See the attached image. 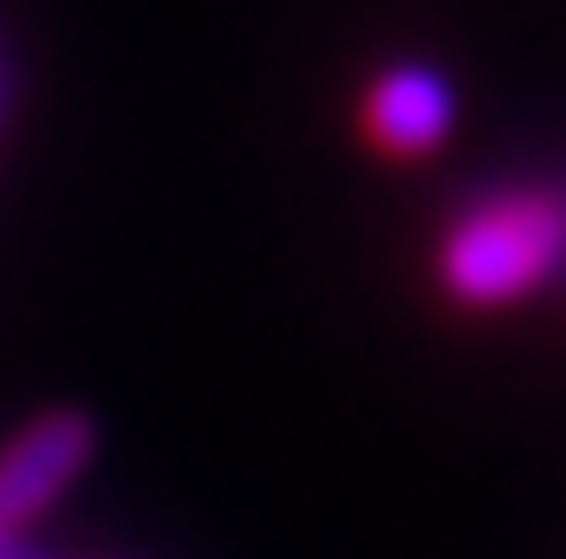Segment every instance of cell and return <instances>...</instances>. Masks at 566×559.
Wrapping results in <instances>:
<instances>
[{"label": "cell", "mask_w": 566, "mask_h": 559, "mask_svg": "<svg viewBox=\"0 0 566 559\" xmlns=\"http://www.w3.org/2000/svg\"><path fill=\"white\" fill-rule=\"evenodd\" d=\"M566 267V189H495L469 202L437 241V286L489 313L541 293Z\"/></svg>", "instance_id": "cell-1"}, {"label": "cell", "mask_w": 566, "mask_h": 559, "mask_svg": "<svg viewBox=\"0 0 566 559\" xmlns=\"http://www.w3.org/2000/svg\"><path fill=\"white\" fill-rule=\"evenodd\" d=\"M92 455H98V423L85 410H46L20 436H7L0 443V534H20L40 514H53L92 468Z\"/></svg>", "instance_id": "cell-2"}, {"label": "cell", "mask_w": 566, "mask_h": 559, "mask_svg": "<svg viewBox=\"0 0 566 559\" xmlns=\"http://www.w3.org/2000/svg\"><path fill=\"white\" fill-rule=\"evenodd\" d=\"M455 117H462V105H455V85L437 59H397L358 98V124H365V137L385 157H430V150H443L455 137Z\"/></svg>", "instance_id": "cell-3"}, {"label": "cell", "mask_w": 566, "mask_h": 559, "mask_svg": "<svg viewBox=\"0 0 566 559\" xmlns=\"http://www.w3.org/2000/svg\"><path fill=\"white\" fill-rule=\"evenodd\" d=\"M7 112H13V65L0 53V124H7Z\"/></svg>", "instance_id": "cell-4"}, {"label": "cell", "mask_w": 566, "mask_h": 559, "mask_svg": "<svg viewBox=\"0 0 566 559\" xmlns=\"http://www.w3.org/2000/svg\"><path fill=\"white\" fill-rule=\"evenodd\" d=\"M0 559H13V534H0Z\"/></svg>", "instance_id": "cell-5"}]
</instances>
